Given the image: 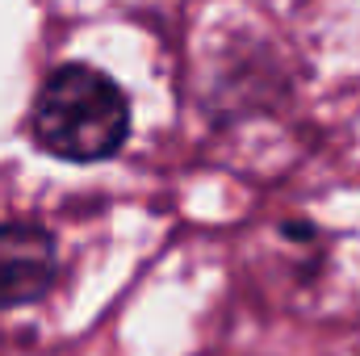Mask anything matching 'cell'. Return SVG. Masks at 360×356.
<instances>
[{
  "label": "cell",
  "instance_id": "obj_2",
  "mask_svg": "<svg viewBox=\"0 0 360 356\" xmlns=\"http://www.w3.org/2000/svg\"><path fill=\"white\" fill-rule=\"evenodd\" d=\"M55 281V243L42 227L4 222L0 227V306L38 302Z\"/></svg>",
  "mask_w": 360,
  "mask_h": 356
},
{
  "label": "cell",
  "instance_id": "obj_1",
  "mask_svg": "<svg viewBox=\"0 0 360 356\" xmlns=\"http://www.w3.org/2000/svg\"><path fill=\"white\" fill-rule=\"evenodd\" d=\"M130 134V105L122 89L84 63L55 68L34 101V139L59 155L92 164L113 155Z\"/></svg>",
  "mask_w": 360,
  "mask_h": 356
}]
</instances>
